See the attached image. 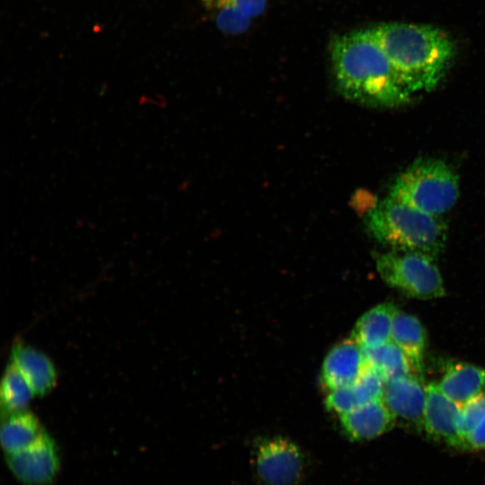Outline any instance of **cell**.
Segmentation results:
<instances>
[{"mask_svg": "<svg viewBox=\"0 0 485 485\" xmlns=\"http://www.w3.org/2000/svg\"><path fill=\"white\" fill-rule=\"evenodd\" d=\"M331 52L338 89L348 100L385 108L410 101L412 93L401 81L373 28L336 37Z\"/></svg>", "mask_w": 485, "mask_h": 485, "instance_id": "cell-1", "label": "cell"}, {"mask_svg": "<svg viewBox=\"0 0 485 485\" xmlns=\"http://www.w3.org/2000/svg\"><path fill=\"white\" fill-rule=\"evenodd\" d=\"M373 29L401 81L412 94L434 89L454 58V41L436 27L391 22Z\"/></svg>", "mask_w": 485, "mask_h": 485, "instance_id": "cell-2", "label": "cell"}, {"mask_svg": "<svg viewBox=\"0 0 485 485\" xmlns=\"http://www.w3.org/2000/svg\"><path fill=\"white\" fill-rule=\"evenodd\" d=\"M366 224L372 235L390 250L418 251L436 259L446 243L447 226L441 216L389 195L366 213Z\"/></svg>", "mask_w": 485, "mask_h": 485, "instance_id": "cell-3", "label": "cell"}, {"mask_svg": "<svg viewBox=\"0 0 485 485\" xmlns=\"http://www.w3.org/2000/svg\"><path fill=\"white\" fill-rule=\"evenodd\" d=\"M458 177L444 161L419 159L395 179L389 196L427 214L441 216L459 198Z\"/></svg>", "mask_w": 485, "mask_h": 485, "instance_id": "cell-4", "label": "cell"}, {"mask_svg": "<svg viewBox=\"0 0 485 485\" xmlns=\"http://www.w3.org/2000/svg\"><path fill=\"white\" fill-rule=\"evenodd\" d=\"M382 279L404 295L423 300L445 295L435 258L418 251L389 250L375 257Z\"/></svg>", "mask_w": 485, "mask_h": 485, "instance_id": "cell-5", "label": "cell"}, {"mask_svg": "<svg viewBox=\"0 0 485 485\" xmlns=\"http://www.w3.org/2000/svg\"><path fill=\"white\" fill-rule=\"evenodd\" d=\"M4 459L21 485H53L61 469L58 446L47 431L30 446L4 454Z\"/></svg>", "mask_w": 485, "mask_h": 485, "instance_id": "cell-6", "label": "cell"}, {"mask_svg": "<svg viewBox=\"0 0 485 485\" xmlns=\"http://www.w3.org/2000/svg\"><path fill=\"white\" fill-rule=\"evenodd\" d=\"M254 465L266 485H295L301 477L304 459L300 448L283 437L262 440L256 447Z\"/></svg>", "mask_w": 485, "mask_h": 485, "instance_id": "cell-7", "label": "cell"}, {"mask_svg": "<svg viewBox=\"0 0 485 485\" xmlns=\"http://www.w3.org/2000/svg\"><path fill=\"white\" fill-rule=\"evenodd\" d=\"M427 389L422 379L410 375L386 382L382 400L395 423L424 431Z\"/></svg>", "mask_w": 485, "mask_h": 485, "instance_id": "cell-8", "label": "cell"}, {"mask_svg": "<svg viewBox=\"0 0 485 485\" xmlns=\"http://www.w3.org/2000/svg\"><path fill=\"white\" fill-rule=\"evenodd\" d=\"M426 389L424 432L436 441L461 449L458 430L461 405L444 394L436 383H429Z\"/></svg>", "mask_w": 485, "mask_h": 485, "instance_id": "cell-9", "label": "cell"}, {"mask_svg": "<svg viewBox=\"0 0 485 485\" xmlns=\"http://www.w3.org/2000/svg\"><path fill=\"white\" fill-rule=\"evenodd\" d=\"M366 367L363 348L352 338L336 344L324 358L322 379L329 390L357 382Z\"/></svg>", "mask_w": 485, "mask_h": 485, "instance_id": "cell-10", "label": "cell"}, {"mask_svg": "<svg viewBox=\"0 0 485 485\" xmlns=\"http://www.w3.org/2000/svg\"><path fill=\"white\" fill-rule=\"evenodd\" d=\"M11 362L31 386L34 394L44 396L57 384V371L51 360L42 352L17 340L11 349Z\"/></svg>", "mask_w": 485, "mask_h": 485, "instance_id": "cell-11", "label": "cell"}, {"mask_svg": "<svg viewBox=\"0 0 485 485\" xmlns=\"http://www.w3.org/2000/svg\"><path fill=\"white\" fill-rule=\"evenodd\" d=\"M346 435L354 441L375 438L389 431L395 420L382 399H376L340 416Z\"/></svg>", "mask_w": 485, "mask_h": 485, "instance_id": "cell-12", "label": "cell"}, {"mask_svg": "<svg viewBox=\"0 0 485 485\" xmlns=\"http://www.w3.org/2000/svg\"><path fill=\"white\" fill-rule=\"evenodd\" d=\"M391 340L405 354L414 374L422 379L427 336L419 320L397 309Z\"/></svg>", "mask_w": 485, "mask_h": 485, "instance_id": "cell-13", "label": "cell"}, {"mask_svg": "<svg viewBox=\"0 0 485 485\" xmlns=\"http://www.w3.org/2000/svg\"><path fill=\"white\" fill-rule=\"evenodd\" d=\"M437 385L462 406L485 387V368L466 362H448Z\"/></svg>", "mask_w": 485, "mask_h": 485, "instance_id": "cell-14", "label": "cell"}, {"mask_svg": "<svg viewBox=\"0 0 485 485\" xmlns=\"http://www.w3.org/2000/svg\"><path fill=\"white\" fill-rule=\"evenodd\" d=\"M396 311L392 303L375 305L357 320L351 338L363 348H375L390 342Z\"/></svg>", "mask_w": 485, "mask_h": 485, "instance_id": "cell-15", "label": "cell"}, {"mask_svg": "<svg viewBox=\"0 0 485 485\" xmlns=\"http://www.w3.org/2000/svg\"><path fill=\"white\" fill-rule=\"evenodd\" d=\"M45 431L39 419L28 410L2 416L0 441L4 454L30 446Z\"/></svg>", "mask_w": 485, "mask_h": 485, "instance_id": "cell-16", "label": "cell"}, {"mask_svg": "<svg viewBox=\"0 0 485 485\" xmlns=\"http://www.w3.org/2000/svg\"><path fill=\"white\" fill-rule=\"evenodd\" d=\"M34 392L17 367L11 362L5 368L0 387L2 416L26 410Z\"/></svg>", "mask_w": 485, "mask_h": 485, "instance_id": "cell-17", "label": "cell"}, {"mask_svg": "<svg viewBox=\"0 0 485 485\" xmlns=\"http://www.w3.org/2000/svg\"><path fill=\"white\" fill-rule=\"evenodd\" d=\"M366 364L379 370L386 382L415 375L405 354L392 340L375 348H363Z\"/></svg>", "mask_w": 485, "mask_h": 485, "instance_id": "cell-18", "label": "cell"}, {"mask_svg": "<svg viewBox=\"0 0 485 485\" xmlns=\"http://www.w3.org/2000/svg\"><path fill=\"white\" fill-rule=\"evenodd\" d=\"M373 400L368 391L357 381L330 390L325 405L328 410L342 416Z\"/></svg>", "mask_w": 485, "mask_h": 485, "instance_id": "cell-19", "label": "cell"}, {"mask_svg": "<svg viewBox=\"0 0 485 485\" xmlns=\"http://www.w3.org/2000/svg\"><path fill=\"white\" fill-rule=\"evenodd\" d=\"M485 415V387L475 396L461 406L458 430L462 448L464 441Z\"/></svg>", "mask_w": 485, "mask_h": 485, "instance_id": "cell-20", "label": "cell"}, {"mask_svg": "<svg viewBox=\"0 0 485 485\" xmlns=\"http://www.w3.org/2000/svg\"><path fill=\"white\" fill-rule=\"evenodd\" d=\"M216 11V24L225 33L239 34L245 31L250 26L251 18L230 2L224 4Z\"/></svg>", "mask_w": 485, "mask_h": 485, "instance_id": "cell-21", "label": "cell"}, {"mask_svg": "<svg viewBox=\"0 0 485 485\" xmlns=\"http://www.w3.org/2000/svg\"><path fill=\"white\" fill-rule=\"evenodd\" d=\"M463 449L472 451L485 450V415L465 439Z\"/></svg>", "mask_w": 485, "mask_h": 485, "instance_id": "cell-22", "label": "cell"}, {"mask_svg": "<svg viewBox=\"0 0 485 485\" xmlns=\"http://www.w3.org/2000/svg\"><path fill=\"white\" fill-rule=\"evenodd\" d=\"M228 2L249 17L253 18L264 12L268 0H229Z\"/></svg>", "mask_w": 485, "mask_h": 485, "instance_id": "cell-23", "label": "cell"}, {"mask_svg": "<svg viewBox=\"0 0 485 485\" xmlns=\"http://www.w3.org/2000/svg\"><path fill=\"white\" fill-rule=\"evenodd\" d=\"M203 4L208 8L216 10L219 8L224 4L227 3L229 0H201Z\"/></svg>", "mask_w": 485, "mask_h": 485, "instance_id": "cell-24", "label": "cell"}]
</instances>
